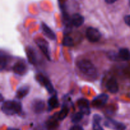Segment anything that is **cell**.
<instances>
[{
	"label": "cell",
	"mask_w": 130,
	"mask_h": 130,
	"mask_svg": "<svg viewBox=\"0 0 130 130\" xmlns=\"http://www.w3.org/2000/svg\"><path fill=\"white\" fill-rule=\"evenodd\" d=\"M79 69L83 74L91 78H95L97 76V71L95 66L90 61L86 59H82L77 62Z\"/></svg>",
	"instance_id": "cell-1"
},
{
	"label": "cell",
	"mask_w": 130,
	"mask_h": 130,
	"mask_svg": "<svg viewBox=\"0 0 130 130\" xmlns=\"http://www.w3.org/2000/svg\"><path fill=\"white\" fill-rule=\"evenodd\" d=\"M1 110L7 115H13L21 112L22 105L19 102L6 100L2 104Z\"/></svg>",
	"instance_id": "cell-2"
},
{
	"label": "cell",
	"mask_w": 130,
	"mask_h": 130,
	"mask_svg": "<svg viewBox=\"0 0 130 130\" xmlns=\"http://www.w3.org/2000/svg\"><path fill=\"white\" fill-rule=\"evenodd\" d=\"M86 35L87 39L92 43L98 41L101 38V34L100 31L96 28L91 27L88 28L86 32Z\"/></svg>",
	"instance_id": "cell-3"
},
{
	"label": "cell",
	"mask_w": 130,
	"mask_h": 130,
	"mask_svg": "<svg viewBox=\"0 0 130 130\" xmlns=\"http://www.w3.org/2000/svg\"><path fill=\"white\" fill-rule=\"evenodd\" d=\"M37 45L41 49L44 55L47 57L48 60H50V53H49V46H48V43L44 39L42 38H39L36 40Z\"/></svg>",
	"instance_id": "cell-4"
},
{
	"label": "cell",
	"mask_w": 130,
	"mask_h": 130,
	"mask_svg": "<svg viewBox=\"0 0 130 130\" xmlns=\"http://www.w3.org/2000/svg\"><path fill=\"white\" fill-rule=\"evenodd\" d=\"M105 125L107 126L108 128H111L114 130H125L126 129V127L124 124L119 122L116 121L111 119H108L105 122Z\"/></svg>",
	"instance_id": "cell-5"
},
{
	"label": "cell",
	"mask_w": 130,
	"mask_h": 130,
	"mask_svg": "<svg viewBox=\"0 0 130 130\" xmlns=\"http://www.w3.org/2000/svg\"><path fill=\"white\" fill-rule=\"evenodd\" d=\"M108 99V95L106 94H101V95H99L97 97L95 98L93 100L92 102L93 106L95 107H101L102 106L105 105L107 102Z\"/></svg>",
	"instance_id": "cell-6"
},
{
	"label": "cell",
	"mask_w": 130,
	"mask_h": 130,
	"mask_svg": "<svg viewBox=\"0 0 130 130\" xmlns=\"http://www.w3.org/2000/svg\"><path fill=\"white\" fill-rule=\"evenodd\" d=\"M77 105H78L79 108L81 112L83 114H90V106H89V102L86 99H81L79 100L78 102H77Z\"/></svg>",
	"instance_id": "cell-7"
},
{
	"label": "cell",
	"mask_w": 130,
	"mask_h": 130,
	"mask_svg": "<svg viewBox=\"0 0 130 130\" xmlns=\"http://www.w3.org/2000/svg\"><path fill=\"white\" fill-rule=\"evenodd\" d=\"M106 86L109 91H110L112 93H116L119 90L118 82H117V80L114 77H111V78L108 80Z\"/></svg>",
	"instance_id": "cell-8"
},
{
	"label": "cell",
	"mask_w": 130,
	"mask_h": 130,
	"mask_svg": "<svg viewBox=\"0 0 130 130\" xmlns=\"http://www.w3.org/2000/svg\"><path fill=\"white\" fill-rule=\"evenodd\" d=\"M38 80L41 83L42 85H44L46 90H48L49 93H52L53 91V87L52 86V83L50 82L49 79L47 77H44L43 75H38Z\"/></svg>",
	"instance_id": "cell-9"
},
{
	"label": "cell",
	"mask_w": 130,
	"mask_h": 130,
	"mask_svg": "<svg viewBox=\"0 0 130 130\" xmlns=\"http://www.w3.org/2000/svg\"><path fill=\"white\" fill-rule=\"evenodd\" d=\"M71 22L72 25H74L76 27H79L83 24L84 22H85V19L80 14L75 13L71 17Z\"/></svg>",
	"instance_id": "cell-10"
},
{
	"label": "cell",
	"mask_w": 130,
	"mask_h": 130,
	"mask_svg": "<svg viewBox=\"0 0 130 130\" xmlns=\"http://www.w3.org/2000/svg\"><path fill=\"white\" fill-rule=\"evenodd\" d=\"M32 109L37 114L42 112L44 109V103L43 100H35L32 104Z\"/></svg>",
	"instance_id": "cell-11"
},
{
	"label": "cell",
	"mask_w": 130,
	"mask_h": 130,
	"mask_svg": "<svg viewBox=\"0 0 130 130\" xmlns=\"http://www.w3.org/2000/svg\"><path fill=\"white\" fill-rule=\"evenodd\" d=\"M13 71L17 74L23 75L26 71V66L23 62H18L13 67Z\"/></svg>",
	"instance_id": "cell-12"
},
{
	"label": "cell",
	"mask_w": 130,
	"mask_h": 130,
	"mask_svg": "<svg viewBox=\"0 0 130 130\" xmlns=\"http://www.w3.org/2000/svg\"><path fill=\"white\" fill-rule=\"evenodd\" d=\"M42 29H43V32L49 39L52 40H55L56 39V36L54 32L46 25V24L43 23L42 24Z\"/></svg>",
	"instance_id": "cell-13"
},
{
	"label": "cell",
	"mask_w": 130,
	"mask_h": 130,
	"mask_svg": "<svg viewBox=\"0 0 130 130\" xmlns=\"http://www.w3.org/2000/svg\"><path fill=\"white\" fill-rule=\"evenodd\" d=\"M26 53L29 62L30 63H32V64H34L36 63V55L34 50L32 48H30V47L27 48Z\"/></svg>",
	"instance_id": "cell-14"
},
{
	"label": "cell",
	"mask_w": 130,
	"mask_h": 130,
	"mask_svg": "<svg viewBox=\"0 0 130 130\" xmlns=\"http://www.w3.org/2000/svg\"><path fill=\"white\" fill-rule=\"evenodd\" d=\"M101 120L102 118L98 114L94 115L93 121V130H104L100 124Z\"/></svg>",
	"instance_id": "cell-15"
},
{
	"label": "cell",
	"mask_w": 130,
	"mask_h": 130,
	"mask_svg": "<svg viewBox=\"0 0 130 130\" xmlns=\"http://www.w3.org/2000/svg\"><path fill=\"white\" fill-rule=\"evenodd\" d=\"M118 57L123 60H129L130 51L127 48H121L119 52Z\"/></svg>",
	"instance_id": "cell-16"
},
{
	"label": "cell",
	"mask_w": 130,
	"mask_h": 130,
	"mask_svg": "<svg viewBox=\"0 0 130 130\" xmlns=\"http://www.w3.org/2000/svg\"><path fill=\"white\" fill-rule=\"evenodd\" d=\"M29 92V88L28 86H24L20 88L18 90L17 92L16 95L17 97L19 99H23L24 97H25Z\"/></svg>",
	"instance_id": "cell-17"
},
{
	"label": "cell",
	"mask_w": 130,
	"mask_h": 130,
	"mask_svg": "<svg viewBox=\"0 0 130 130\" xmlns=\"http://www.w3.org/2000/svg\"><path fill=\"white\" fill-rule=\"evenodd\" d=\"M58 100L57 96H53L51 97L48 100V107L50 109H53L58 106Z\"/></svg>",
	"instance_id": "cell-18"
},
{
	"label": "cell",
	"mask_w": 130,
	"mask_h": 130,
	"mask_svg": "<svg viewBox=\"0 0 130 130\" xmlns=\"http://www.w3.org/2000/svg\"><path fill=\"white\" fill-rule=\"evenodd\" d=\"M69 113V108L67 106H63L62 110L58 114V118L59 120H63L67 116Z\"/></svg>",
	"instance_id": "cell-19"
},
{
	"label": "cell",
	"mask_w": 130,
	"mask_h": 130,
	"mask_svg": "<svg viewBox=\"0 0 130 130\" xmlns=\"http://www.w3.org/2000/svg\"><path fill=\"white\" fill-rule=\"evenodd\" d=\"M63 44L66 46H72L74 44V41L71 37L66 36L63 40Z\"/></svg>",
	"instance_id": "cell-20"
},
{
	"label": "cell",
	"mask_w": 130,
	"mask_h": 130,
	"mask_svg": "<svg viewBox=\"0 0 130 130\" xmlns=\"http://www.w3.org/2000/svg\"><path fill=\"white\" fill-rule=\"evenodd\" d=\"M83 118V114L81 112H77L74 114L72 118V121L74 123H79Z\"/></svg>",
	"instance_id": "cell-21"
},
{
	"label": "cell",
	"mask_w": 130,
	"mask_h": 130,
	"mask_svg": "<svg viewBox=\"0 0 130 130\" xmlns=\"http://www.w3.org/2000/svg\"><path fill=\"white\" fill-rule=\"evenodd\" d=\"M6 63V57H3V55H1V69H3L4 67H5Z\"/></svg>",
	"instance_id": "cell-22"
},
{
	"label": "cell",
	"mask_w": 130,
	"mask_h": 130,
	"mask_svg": "<svg viewBox=\"0 0 130 130\" xmlns=\"http://www.w3.org/2000/svg\"><path fill=\"white\" fill-rule=\"evenodd\" d=\"M124 22H125L126 24L130 27V15H126V16L124 17Z\"/></svg>",
	"instance_id": "cell-23"
},
{
	"label": "cell",
	"mask_w": 130,
	"mask_h": 130,
	"mask_svg": "<svg viewBox=\"0 0 130 130\" xmlns=\"http://www.w3.org/2000/svg\"><path fill=\"white\" fill-rule=\"evenodd\" d=\"M70 130H84L83 127L80 126L79 125H75L74 126H72V128L70 129Z\"/></svg>",
	"instance_id": "cell-24"
},
{
	"label": "cell",
	"mask_w": 130,
	"mask_h": 130,
	"mask_svg": "<svg viewBox=\"0 0 130 130\" xmlns=\"http://www.w3.org/2000/svg\"><path fill=\"white\" fill-rule=\"evenodd\" d=\"M105 2L108 4H112L114 3L115 2H116L118 0H105Z\"/></svg>",
	"instance_id": "cell-25"
},
{
	"label": "cell",
	"mask_w": 130,
	"mask_h": 130,
	"mask_svg": "<svg viewBox=\"0 0 130 130\" xmlns=\"http://www.w3.org/2000/svg\"><path fill=\"white\" fill-rule=\"evenodd\" d=\"M10 130H19V129H10Z\"/></svg>",
	"instance_id": "cell-26"
}]
</instances>
